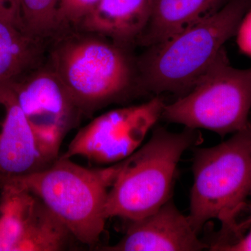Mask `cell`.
Masks as SVG:
<instances>
[{
  "instance_id": "cell-6",
  "label": "cell",
  "mask_w": 251,
  "mask_h": 251,
  "mask_svg": "<svg viewBox=\"0 0 251 251\" xmlns=\"http://www.w3.org/2000/svg\"><path fill=\"white\" fill-rule=\"evenodd\" d=\"M251 109V67H232L225 49L188 93L165 105L166 121L221 136L247 128Z\"/></svg>"
},
{
  "instance_id": "cell-10",
  "label": "cell",
  "mask_w": 251,
  "mask_h": 251,
  "mask_svg": "<svg viewBox=\"0 0 251 251\" xmlns=\"http://www.w3.org/2000/svg\"><path fill=\"white\" fill-rule=\"evenodd\" d=\"M187 216L170 199L143 219L128 221L125 235L104 251H198L209 246L198 237Z\"/></svg>"
},
{
  "instance_id": "cell-8",
  "label": "cell",
  "mask_w": 251,
  "mask_h": 251,
  "mask_svg": "<svg viewBox=\"0 0 251 251\" xmlns=\"http://www.w3.org/2000/svg\"><path fill=\"white\" fill-rule=\"evenodd\" d=\"M163 99L110 110L81 128L61 158L82 157L91 163L110 166L131 156L162 116Z\"/></svg>"
},
{
  "instance_id": "cell-19",
  "label": "cell",
  "mask_w": 251,
  "mask_h": 251,
  "mask_svg": "<svg viewBox=\"0 0 251 251\" xmlns=\"http://www.w3.org/2000/svg\"><path fill=\"white\" fill-rule=\"evenodd\" d=\"M0 20L21 27L18 0H0Z\"/></svg>"
},
{
  "instance_id": "cell-20",
  "label": "cell",
  "mask_w": 251,
  "mask_h": 251,
  "mask_svg": "<svg viewBox=\"0 0 251 251\" xmlns=\"http://www.w3.org/2000/svg\"><path fill=\"white\" fill-rule=\"evenodd\" d=\"M251 218H248L247 220H245V221H243V222L241 223V224L239 225V230L240 231V229L242 228L243 226H244V225L248 224V223L251 222Z\"/></svg>"
},
{
  "instance_id": "cell-5",
  "label": "cell",
  "mask_w": 251,
  "mask_h": 251,
  "mask_svg": "<svg viewBox=\"0 0 251 251\" xmlns=\"http://www.w3.org/2000/svg\"><path fill=\"white\" fill-rule=\"evenodd\" d=\"M201 141L195 129L173 133L158 128L122 165L109 190L105 216L128 221L146 217L171 199L183 153Z\"/></svg>"
},
{
  "instance_id": "cell-7",
  "label": "cell",
  "mask_w": 251,
  "mask_h": 251,
  "mask_svg": "<svg viewBox=\"0 0 251 251\" xmlns=\"http://www.w3.org/2000/svg\"><path fill=\"white\" fill-rule=\"evenodd\" d=\"M11 84L38 150L51 164L60 156L64 138L83 114L50 66L31 71Z\"/></svg>"
},
{
  "instance_id": "cell-16",
  "label": "cell",
  "mask_w": 251,
  "mask_h": 251,
  "mask_svg": "<svg viewBox=\"0 0 251 251\" xmlns=\"http://www.w3.org/2000/svg\"><path fill=\"white\" fill-rule=\"evenodd\" d=\"M99 1L100 0H60L57 14L59 29L69 26L78 27Z\"/></svg>"
},
{
  "instance_id": "cell-21",
  "label": "cell",
  "mask_w": 251,
  "mask_h": 251,
  "mask_svg": "<svg viewBox=\"0 0 251 251\" xmlns=\"http://www.w3.org/2000/svg\"><path fill=\"white\" fill-rule=\"evenodd\" d=\"M250 197L251 198V191H250ZM251 217V215L249 216V218Z\"/></svg>"
},
{
  "instance_id": "cell-18",
  "label": "cell",
  "mask_w": 251,
  "mask_h": 251,
  "mask_svg": "<svg viewBox=\"0 0 251 251\" xmlns=\"http://www.w3.org/2000/svg\"><path fill=\"white\" fill-rule=\"evenodd\" d=\"M235 36L239 50L251 58V7L243 16Z\"/></svg>"
},
{
  "instance_id": "cell-9",
  "label": "cell",
  "mask_w": 251,
  "mask_h": 251,
  "mask_svg": "<svg viewBox=\"0 0 251 251\" xmlns=\"http://www.w3.org/2000/svg\"><path fill=\"white\" fill-rule=\"evenodd\" d=\"M75 240L67 226L27 188L0 186V251H62Z\"/></svg>"
},
{
  "instance_id": "cell-17",
  "label": "cell",
  "mask_w": 251,
  "mask_h": 251,
  "mask_svg": "<svg viewBox=\"0 0 251 251\" xmlns=\"http://www.w3.org/2000/svg\"><path fill=\"white\" fill-rule=\"evenodd\" d=\"M209 249L216 251H251V221L243 226L234 241L213 244Z\"/></svg>"
},
{
  "instance_id": "cell-14",
  "label": "cell",
  "mask_w": 251,
  "mask_h": 251,
  "mask_svg": "<svg viewBox=\"0 0 251 251\" xmlns=\"http://www.w3.org/2000/svg\"><path fill=\"white\" fill-rule=\"evenodd\" d=\"M42 39L0 20V82L13 83L36 69Z\"/></svg>"
},
{
  "instance_id": "cell-11",
  "label": "cell",
  "mask_w": 251,
  "mask_h": 251,
  "mask_svg": "<svg viewBox=\"0 0 251 251\" xmlns=\"http://www.w3.org/2000/svg\"><path fill=\"white\" fill-rule=\"evenodd\" d=\"M49 165L38 150L12 84L0 82V186Z\"/></svg>"
},
{
  "instance_id": "cell-1",
  "label": "cell",
  "mask_w": 251,
  "mask_h": 251,
  "mask_svg": "<svg viewBox=\"0 0 251 251\" xmlns=\"http://www.w3.org/2000/svg\"><path fill=\"white\" fill-rule=\"evenodd\" d=\"M251 7V0H229L192 27L148 47L136 63L138 86L157 94L188 93L235 36Z\"/></svg>"
},
{
  "instance_id": "cell-12",
  "label": "cell",
  "mask_w": 251,
  "mask_h": 251,
  "mask_svg": "<svg viewBox=\"0 0 251 251\" xmlns=\"http://www.w3.org/2000/svg\"><path fill=\"white\" fill-rule=\"evenodd\" d=\"M153 0H100L78 27L126 47L138 40L148 25Z\"/></svg>"
},
{
  "instance_id": "cell-3",
  "label": "cell",
  "mask_w": 251,
  "mask_h": 251,
  "mask_svg": "<svg viewBox=\"0 0 251 251\" xmlns=\"http://www.w3.org/2000/svg\"><path fill=\"white\" fill-rule=\"evenodd\" d=\"M122 165V161L89 168L59 156L40 171L11 181L40 198L77 242L94 247L105 229L109 190Z\"/></svg>"
},
{
  "instance_id": "cell-15",
  "label": "cell",
  "mask_w": 251,
  "mask_h": 251,
  "mask_svg": "<svg viewBox=\"0 0 251 251\" xmlns=\"http://www.w3.org/2000/svg\"><path fill=\"white\" fill-rule=\"evenodd\" d=\"M21 27L28 34L44 39L58 30L60 0H18Z\"/></svg>"
},
{
  "instance_id": "cell-2",
  "label": "cell",
  "mask_w": 251,
  "mask_h": 251,
  "mask_svg": "<svg viewBox=\"0 0 251 251\" xmlns=\"http://www.w3.org/2000/svg\"><path fill=\"white\" fill-rule=\"evenodd\" d=\"M188 221L199 234L212 220L222 226L221 237L236 234L239 215L250 197L251 126L212 148L196 153Z\"/></svg>"
},
{
  "instance_id": "cell-13",
  "label": "cell",
  "mask_w": 251,
  "mask_h": 251,
  "mask_svg": "<svg viewBox=\"0 0 251 251\" xmlns=\"http://www.w3.org/2000/svg\"><path fill=\"white\" fill-rule=\"evenodd\" d=\"M225 0H153L140 44L150 47L171 39L216 13Z\"/></svg>"
},
{
  "instance_id": "cell-4",
  "label": "cell",
  "mask_w": 251,
  "mask_h": 251,
  "mask_svg": "<svg viewBox=\"0 0 251 251\" xmlns=\"http://www.w3.org/2000/svg\"><path fill=\"white\" fill-rule=\"evenodd\" d=\"M87 34L61 41L50 65L83 115L123 100L138 86L136 64L126 47Z\"/></svg>"
}]
</instances>
